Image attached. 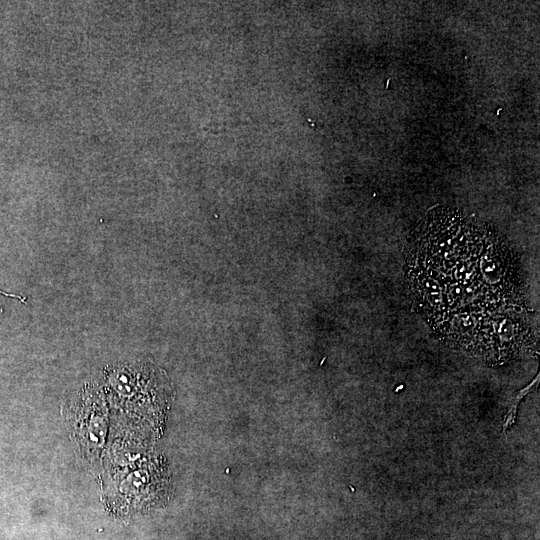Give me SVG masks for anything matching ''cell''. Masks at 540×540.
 Returning a JSON list of instances; mask_svg holds the SVG:
<instances>
[{"instance_id": "1", "label": "cell", "mask_w": 540, "mask_h": 540, "mask_svg": "<svg viewBox=\"0 0 540 540\" xmlns=\"http://www.w3.org/2000/svg\"><path fill=\"white\" fill-rule=\"evenodd\" d=\"M406 278L418 310L449 344L489 363L530 348L518 256L488 225L431 209L407 240Z\"/></svg>"}, {"instance_id": "2", "label": "cell", "mask_w": 540, "mask_h": 540, "mask_svg": "<svg viewBox=\"0 0 540 540\" xmlns=\"http://www.w3.org/2000/svg\"><path fill=\"white\" fill-rule=\"evenodd\" d=\"M0 294L5 295V296H7V297L17 298V299H19V300H20L21 302H23V303H25V300H26L25 297H22V296L16 295V294H10V293L4 292V291H2V290H0Z\"/></svg>"}]
</instances>
